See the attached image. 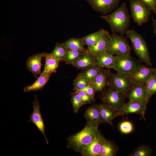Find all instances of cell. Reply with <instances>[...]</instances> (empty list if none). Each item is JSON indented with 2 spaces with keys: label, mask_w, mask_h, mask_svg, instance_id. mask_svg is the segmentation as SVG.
Segmentation results:
<instances>
[{
  "label": "cell",
  "mask_w": 156,
  "mask_h": 156,
  "mask_svg": "<svg viewBox=\"0 0 156 156\" xmlns=\"http://www.w3.org/2000/svg\"><path fill=\"white\" fill-rule=\"evenodd\" d=\"M128 10L126 3L123 2L112 13L100 17L109 24L113 33L124 35L128 31L131 23V16Z\"/></svg>",
  "instance_id": "obj_1"
},
{
  "label": "cell",
  "mask_w": 156,
  "mask_h": 156,
  "mask_svg": "<svg viewBox=\"0 0 156 156\" xmlns=\"http://www.w3.org/2000/svg\"><path fill=\"white\" fill-rule=\"evenodd\" d=\"M98 127L87 122L81 131L68 138V147L80 153L93 141L98 130Z\"/></svg>",
  "instance_id": "obj_2"
},
{
  "label": "cell",
  "mask_w": 156,
  "mask_h": 156,
  "mask_svg": "<svg viewBox=\"0 0 156 156\" xmlns=\"http://www.w3.org/2000/svg\"><path fill=\"white\" fill-rule=\"evenodd\" d=\"M126 37L130 40L136 55L147 66L152 65L148 47L146 41L142 36L133 29L128 30Z\"/></svg>",
  "instance_id": "obj_3"
},
{
  "label": "cell",
  "mask_w": 156,
  "mask_h": 156,
  "mask_svg": "<svg viewBox=\"0 0 156 156\" xmlns=\"http://www.w3.org/2000/svg\"><path fill=\"white\" fill-rule=\"evenodd\" d=\"M107 52L116 56H131V47L127 37L116 33L110 35Z\"/></svg>",
  "instance_id": "obj_4"
},
{
  "label": "cell",
  "mask_w": 156,
  "mask_h": 156,
  "mask_svg": "<svg viewBox=\"0 0 156 156\" xmlns=\"http://www.w3.org/2000/svg\"><path fill=\"white\" fill-rule=\"evenodd\" d=\"M126 95L108 85L101 91L100 98L103 104L120 110L125 103Z\"/></svg>",
  "instance_id": "obj_5"
},
{
  "label": "cell",
  "mask_w": 156,
  "mask_h": 156,
  "mask_svg": "<svg viewBox=\"0 0 156 156\" xmlns=\"http://www.w3.org/2000/svg\"><path fill=\"white\" fill-rule=\"evenodd\" d=\"M134 85L130 74L114 73L109 71L108 85L124 94L126 96Z\"/></svg>",
  "instance_id": "obj_6"
},
{
  "label": "cell",
  "mask_w": 156,
  "mask_h": 156,
  "mask_svg": "<svg viewBox=\"0 0 156 156\" xmlns=\"http://www.w3.org/2000/svg\"><path fill=\"white\" fill-rule=\"evenodd\" d=\"M131 16L133 21L139 26L147 23L151 10L140 0H130Z\"/></svg>",
  "instance_id": "obj_7"
},
{
  "label": "cell",
  "mask_w": 156,
  "mask_h": 156,
  "mask_svg": "<svg viewBox=\"0 0 156 156\" xmlns=\"http://www.w3.org/2000/svg\"><path fill=\"white\" fill-rule=\"evenodd\" d=\"M116 56L113 69L121 74H131L141 63L131 56Z\"/></svg>",
  "instance_id": "obj_8"
},
{
  "label": "cell",
  "mask_w": 156,
  "mask_h": 156,
  "mask_svg": "<svg viewBox=\"0 0 156 156\" xmlns=\"http://www.w3.org/2000/svg\"><path fill=\"white\" fill-rule=\"evenodd\" d=\"M93 10L105 15L118 7L119 0H85Z\"/></svg>",
  "instance_id": "obj_9"
},
{
  "label": "cell",
  "mask_w": 156,
  "mask_h": 156,
  "mask_svg": "<svg viewBox=\"0 0 156 156\" xmlns=\"http://www.w3.org/2000/svg\"><path fill=\"white\" fill-rule=\"evenodd\" d=\"M34 110L30 116V118L28 122L33 123L38 129L42 132L45 138L46 142L48 144L49 142L46 137L45 133V125L41 115L40 109L41 106L37 96L35 95L34 101L32 102Z\"/></svg>",
  "instance_id": "obj_10"
},
{
  "label": "cell",
  "mask_w": 156,
  "mask_h": 156,
  "mask_svg": "<svg viewBox=\"0 0 156 156\" xmlns=\"http://www.w3.org/2000/svg\"><path fill=\"white\" fill-rule=\"evenodd\" d=\"M148 103L146 102L129 101L125 103L122 108L119 110L120 116L130 114H136L145 120V114Z\"/></svg>",
  "instance_id": "obj_11"
},
{
  "label": "cell",
  "mask_w": 156,
  "mask_h": 156,
  "mask_svg": "<svg viewBox=\"0 0 156 156\" xmlns=\"http://www.w3.org/2000/svg\"><path fill=\"white\" fill-rule=\"evenodd\" d=\"M156 71L155 68L147 67L141 64L130 75L134 84H145Z\"/></svg>",
  "instance_id": "obj_12"
},
{
  "label": "cell",
  "mask_w": 156,
  "mask_h": 156,
  "mask_svg": "<svg viewBox=\"0 0 156 156\" xmlns=\"http://www.w3.org/2000/svg\"><path fill=\"white\" fill-rule=\"evenodd\" d=\"M101 123L113 126V121L118 116H120L119 109L104 104L99 105Z\"/></svg>",
  "instance_id": "obj_13"
},
{
  "label": "cell",
  "mask_w": 156,
  "mask_h": 156,
  "mask_svg": "<svg viewBox=\"0 0 156 156\" xmlns=\"http://www.w3.org/2000/svg\"><path fill=\"white\" fill-rule=\"evenodd\" d=\"M104 137L98 130L92 142L80 153L82 156H99L102 143Z\"/></svg>",
  "instance_id": "obj_14"
},
{
  "label": "cell",
  "mask_w": 156,
  "mask_h": 156,
  "mask_svg": "<svg viewBox=\"0 0 156 156\" xmlns=\"http://www.w3.org/2000/svg\"><path fill=\"white\" fill-rule=\"evenodd\" d=\"M45 53H39L29 57L27 59L26 66L27 69L36 78L40 74L42 66L41 60L44 57Z\"/></svg>",
  "instance_id": "obj_15"
},
{
  "label": "cell",
  "mask_w": 156,
  "mask_h": 156,
  "mask_svg": "<svg viewBox=\"0 0 156 156\" xmlns=\"http://www.w3.org/2000/svg\"><path fill=\"white\" fill-rule=\"evenodd\" d=\"M129 101L148 102L146 98L145 84L137 83L127 95Z\"/></svg>",
  "instance_id": "obj_16"
},
{
  "label": "cell",
  "mask_w": 156,
  "mask_h": 156,
  "mask_svg": "<svg viewBox=\"0 0 156 156\" xmlns=\"http://www.w3.org/2000/svg\"><path fill=\"white\" fill-rule=\"evenodd\" d=\"M109 32L105 30L97 42L88 50L95 57L107 52L110 37Z\"/></svg>",
  "instance_id": "obj_17"
},
{
  "label": "cell",
  "mask_w": 156,
  "mask_h": 156,
  "mask_svg": "<svg viewBox=\"0 0 156 156\" xmlns=\"http://www.w3.org/2000/svg\"><path fill=\"white\" fill-rule=\"evenodd\" d=\"M95 57L88 49L82 53L80 56L72 64L78 69H84L96 66Z\"/></svg>",
  "instance_id": "obj_18"
},
{
  "label": "cell",
  "mask_w": 156,
  "mask_h": 156,
  "mask_svg": "<svg viewBox=\"0 0 156 156\" xmlns=\"http://www.w3.org/2000/svg\"><path fill=\"white\" fill-rule=\"evenodd\" d=\"M84 117L87 123L99 126L101 123L99 105L94 104L87 108Z\"/></svg>",
  "instance_id": "obj_19"
},
{
  "label": "cell",
  "mask_w": 156,
  "mask_h": 156,
  "mask_svg": "<svg viewBox=\"0 0 156 156\" xmlns=\"http://www.w3.org/2000/svg\"><path fill=\"white\" fill-rule=\"evenodd\" d=\"M109 71L105 70L102 68L91 83L96 92L101 91L108 85Z\"/></svg>",
  "instance_id": "obj_20"
},
{
  "label": "cell",
  "mask_w": 156,
  "mask_h": 156,
  "mask_svg": "<svg viewBox=\"0 0 156 156\" xmlns=\"http://www.w3.org/2000/svg\"><path fill=\"white\" fill-rule=\"evenodd\" d=\"M116 59V56L106 52L95 57V63L99 67L113 68Z\"/></svg>",
  "instance_id": "obj_21"
},
{
  "label": "cell",
  "mask_w": 156,
  "mask_h": 156,
  "mask_svg": "<svg viewBox=\"0 0 156 156\" xmlns=\"http://www.w3.org/2000/svg\"><path fill=\"white\" fill-rule=\"evenodd\" d=\"M51 74L49 73L43 71L33 84L24 88V92H27L41 90L48 81Z\"/></svg>",
  "instance_id": "obj_22"
},
{
  "label": "cell",
  "mask_w": 156,
  "mask_h": 156,
  "mask_svg": "<svg viewBox=\"0 0 156 156\" xmlns=\"http://www.w3.org/2000/svg\"><path fill=\"white\" fill-rule=\"evenodd\" d=\"M118 150V147L113 141L104 137L99 156H115Z\"/></svg>",
  "instance_id": "obj_23"
},
{
  "label": "cell",
  "mask_w": 156,
  "mask_h": 156,
  "mask_svg": "<svg viewBox=\"0 0 156 156\" xmlns=\"http://www.w3.org/2000/svg\"><path fill=\"white\" fill-rule=\"evenodd\" d=\"M45 63L43 71L55 73L58 67L60 60L52 56L50 53H45Z\"/></svg>",
  "instance_id": "obj_24"
},
{
  "label": "cell",
  "mask_w": 156,
  "mask_h": 156,
  "mask_svg": "<svg viewBox=\"0 0 156 156\" xmlns=\"http://www.w3.org/2000/svg\"><path fill=\"white\" fill-rule=\"evenodd\" d=\"M68 50H75L84 52L86 51L81 38H71L63 43Z\"/></svg>",
  "instance_id": "obj_25"
},
{
  "label": "cell",
  "mask_w": 156,
  "mask_h": 156,
  "mask_svg": "<svg viewBox=\"0 0 156 156\" xmlns=\"http://www.w3.org/2000/svg\"><path fill=\"white\" fill-rule=\"evenodd\" d=\"M105 30L103 28L82 38L85 45L89 48L94 46L101 37Z\"/></svg>",
  "instance_id": "obj_26"
},
{
  "label": "cell",
  "mask_w": 156,
  "mask_h": 156,
  "mask_svg": "<svg viewBox=\"0 0 156 156\" xmlns=\"http://www.w3.org/2000/svg\"><path fill=\"white\" fill-rule=\"evenodd\" d=\"M102 68L96 66H92L83 69V71L79 74L91 83Z\"/></svg>",
  "instance_id": "obj_27"
},
{
  "label": "cell",
  "mask_w": 156,
  "mask_h": 156,
  "mask_svg": "<svg viewBox=\"0 0 156 156\" xmlns=\"http://www.w3.org/2000/svg\"><path fill=\"white\" fill-rule=\"evenodd\" d=\"M68 50L63 43L56 42L54 49L50 53L60 61L64 62Z\"/></svg>",
  "instance_id": "obj_28"
},
{
  "label": "cell",
  "mask_w": 156,
  "mask_h": 156,
  "mask_svg": "<svg viewBox=\"0 0 156 156\" xmlns=\"http://www.w3.org/2000/svg\"><path fill=\"white\" fill-rule=\"evenodd\" d=\"M146 98L148 102L151 97L156 94V71L145 84Z\"/></svg>",
  "instance_id": "obj_29"
},
{
  "label": "cell",
  "mask_w": 156,
  "mask_h": 156,
  "mask_svg": "<svg viewBox=\"0 0 156 156\" xmlns=\"http://www.w3.org/2000/svg\"><path fill=\"white\" fill-rule=\"evenodd\" d=\"M153 153V151L150 146L142 144L130 153L129 156H151Z\"/></svg>",
  "instance_id": "obj_30"
},
{
  "label": "cell",
  "mask_w": 156,
  "mask_h": 156,
  "mask_svg": "<svg viewBox=\"0 0 156 156\" xmlns=\"http://www.w3.org/2000/svg\"><path fill=\"white\" fill-rule=\"evenodd\" d=\"M80 51L75 50H68L64 62L67 64L72 65L81 55Z\"/></svg>",
  "instance_id": "obj_31"
},
{
  "label": "cell",
  "mask_w": 156,
  "mask_h": 156,
  "mask_svg": "<svg viewBox=\"0 0 156 156\" xmlns=\"http://www.w3.org/2000/svg\"><path fill=\"white\" fill-rule=\"evenodd\" d=\"M71 95L70 102L74 112L77 113L83 105L81 96L78 93L74 91L71 93Z\"/></svg>",
  "instance_id": "obj_32"
},
{
  "label": "cell",
  "mask_w": 156,
  "mask_h": 156,
  "mask_svg": "<svg viewBox=\"0 0 156 156\" xmlns=\"http://www.w3.org/2000/svg\"><path fill=\"white\" fill-rule=\"evenodd\" d=\"M118 128L120 132L125 134L130 133L134 129L133 123L127 120H124L120 122Z\"/></svg>",
  "instance_id": "obj_33"
},
{
  "label": "cell",
  "mask_w": 156,
  "mask_h": 156,
  "mask_svg": "<svg viewBox=\"0 0 156 156\" xmlns=\"http://www.w3.org/2000/svg\"><path fill=\"white\" fill-rule=\"evenodd\" d=\"M90 83L88 81L79 74L73 82L74 88L80 90L85 88Z\"/></svg>",
  "instance_id": "obj_34"
},
{
  "label": "cell",
  "mask_w": 156,
  "mask_h": 156,
  "mask_svg": "<svg viewBox=\"0 0 156 156\" xmlns=\"http://www.w3.org/2000/svg\"><path fill=\"white\" fill-rule=\"evenodd\" d=\"M74 90L75 92L78 93L80 96L83 105L91 104L95 101L94 98L91 97L85 91L75 88Z\"/></svg>",
  "instance_id": "obj_35"
},
{
  "label": "cell",
  "mask_w": 156,
  "mask_h": 156,
  "mask_svg": "<svg viewBox=\"0 0 156 156\" xmlns=\"http://www.w3.org/2000/svg\"><path fill=\"white\" fill-rule=\"evenodd\" d=\"M146 4L154 13H156V0H140Z\"/></svg>",
  "instance_id": "obj_36"
},
{
  "label": "cell",
  "mask_w": 156,
  "mask_h": 156,
  "mask_svg": "<svg viewBox=\"0 0 156 156\" xmlns=\"http://www.w3.org/2000/svg\"><path fill=\"white\" fill-rule=\"evenodd\" d=\"M80 90L85 91L92 98H94V96L96 92L91 83H90L85 88L81 89H80Z\"/></svg>",
  "instance_id": "obj_37"
},
{
  "label": "cell",
  "mask_w": 156,
  "mask_h": 156,
  "mask_svg": "<svg viewBox=\"0 0 156 156\" xmlns=\"http://www.w3.org/2000/svg\"><path fill=\"white\" fill-rule=\"evenodd\" d=\"M151 18L152 22V25L153 27V33L156 36V19L153 17Z\"/></svg>",
  "instance_id": "obj_38"
},
{
  "label": "cell",
  "mask_w": 156,
  "mask_h": 156,
  "mask_svg": "<svg viewBox=\"0 0 156 156\" xmlns=\"http://www.w3.org/2000/svg\"><path fill=\"white\" fill-rule=\"evenodd\" d=\"M129 0L130 1V0Z\"/></svg>",
  "instance_id": "obj_39"
}]
</instances>
